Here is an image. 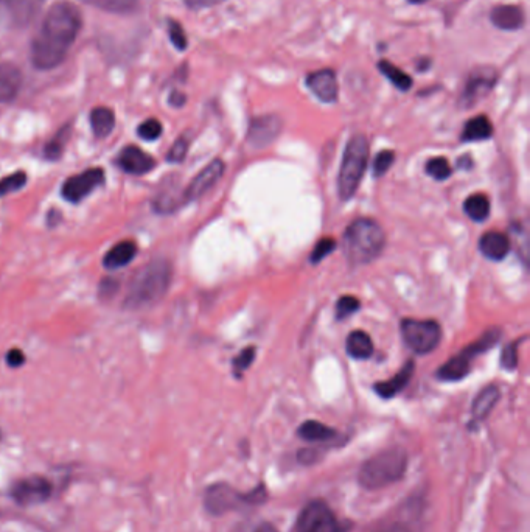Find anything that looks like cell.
I'll use <instances>...</instances> for the list:
<instances>
[{
  "instance_id": "obj_21",
  "label": "cell",
  "mask_w": 530,
  "mask_h": 532,
  "mask_svg": "<svg viewBox=\"0 0 530 532\" xmlns=\"http://www.w3.org/2000/svg\"><path fill=\"white\" fill-rule=\"evenodd\" d=\"M501 399V392L496 386H487L479 392L471 406V424H481L492 413L496 403Z\"/></svg>"
},
{
  "instance_id": "obj_30",
  "label": "cell",
  "mask_w": 530,
  "mask_h": 532,
  "mask_svg": "<svg viewBox=\"0 0 530 532\" xmlns=\"http://www.w3.org/2000/svg\"><path fill=\"white\" fill-rule=\"evenodd\" d=\"M84 4L92 5L98 10L108 13L126 14L136 10L139 0H83Z\"/></svg>"
},
{
  "instance_id": "obj_12",
  "label": "cell",
  "mask_w": 530,
  "mask_h": 532,
  "mask_svg": "<svg viewBox=\"0 0 530 532\" xmlns=\"http://www.w3.org/2000/svg\"><path fill=\"white\" fill-rule=\"evenodd\" d=\"M498 74L492 67H481L468 78L465 84L464 94H462L461 103L465 108L475 106L479 100L487 97L495 88Z\"/></svg>"
},
{
  "instance_id": "obj_4",
  "label": "cell",
  "mask_w": 530,
  "mask_h": 532,
  "mask_svg": "<svg viewBox=\"0 0 530 532\" xmlns=\"http://www.w3.org/2000/svg\"><path fill=\"white\" fill-rule=\"evenodd\" d=\"M386 235L375 220L360 218L353 221L344 234V254L353 266L374 262L383 252Z\"/></svg>"
},
{
  "instance_id": "obj_17",
  "label": "cell",
  "mask_w": 530,
  "mask_h": 532,
  "mask_svg": "<svg viewBox=\"0 0 530 532\" xmlns=\"http://www.w3.org/2000/svg\"><path fill=\"white\" fill-rule=\"evenodd\" d=\"M117 165L122 168L123 172L128 173V175H147L151 170H154L156 167V161L154 158H151L150 154L145 153V151L140 150L139 147H130L123 148L120 151L119 158H117Z\"/></svg>"
},
{
  "instance_id": "obj_13",
  "label": "cell",
  "mask_w": 530,
  "mask_h": 532,
  "mask_svg": "<svg viewBox=\"0 0 530 532\" xmlns=\"http://www.w3.org/2000/svg\"><path fill=\"white\" fill-rule=\"evenodd\" d=\"M11 495L22 506H33L49 500L52 495V484L42 476H30L14 484Z\"/></svg>"
},
{
  "instance_id": "obj_27",
  "label": "cell",
  "mask_w": 530,
  "mask_h": 532,
  "mask_svg": "<svg viewBox=\"0 0 530 532\" xmlns=\"http://www.w3.org/2000/svg\"><path fill=\"white\" fill-rule=\"evenodd\" d=\"M91 126L95 136L100 137V139L108 137L116 126V116H114L112 109L106 108V106L92 109Z\"/></svg>"
},
{
  "instance_id": "obj_42",
  "label": "cell",
  "mask_w": 530,
  "mask_h": 532,
  "mask_svg": "<svg viewBox=\"0 0 530 532\" xmlns=\"http://www.w3.org/2000/svg\"><path fill=\"white\" fill-rule=\"evenodd\" d=\"M226 0H184V4L192 10H204V8L217 7Z\"/></svg>"
},
{
  "instance_id": "obj_38",
  "label": "cell",
  "mask_w": 530,
  "mask_h": 532,
  "mask_svg": "<svg viewBox=\"0 0 530 532\" xmlns=\"http://www.w3.org/2000/svg\"><path fill=\"white\" fill-rule=\"evenodd\" d=\"M395 153L391 150H384L377 154V158L374 161V176L380 178V176L386 175L389 172V168L394 164Z\"/></svg>"
},
{
  "instance_id": "obj_10",
  "label": "cell",
  "mask_w": 530,
  "mask_h": 532,
  "mask_svg": "<svg viewBox=\"0 0 530 532\" xmlns=\"http://www.w3.org/2000/svg\"><path fill=\"white\" fill-rule=\"evenodd\" d=\"M46 0H0V25L24 28L32 24Z\"/></svg>"
},
{
  "instance_id": "obj_46",
  "label": "cell",
  "mask_w": 530,
  "mask_h": 532,
  "mask_svg": "<svg viewBox=\"0 0 530 532\" xmlns=\"http://www.w3.org/2000/svg\"><path fill=\"white\" fill-rule=\"evenodd\" d=\"M246 532H279L276 526L269 522H262L259 525H255L254 528L248 529Z\"/></svg>"
},
{
  "instance_id": "obj_39",
  "label": "cell",
  "mask_w": 530,
  "mask_h": 532,
  "mask_svg": "<svg viewBox=\"0 0 530 532\" xmlns=\"http://www.w3.org/2000/svg\"><path fill=\"white\" fill-rule=\"evenodd\" d=\"M189 147V139L185 136L179 137L175 144H173V147L170 148V151H168L167 161L173 162V164H179V162L184 161L185 156H187V151H189Z\"/></svg>"
},
{
  "instance_id": "obj_37",
  "label": "cell",
  "mask_w": 530,
  "mask_h": 532,
  "mask_svg": "<svg viewBox=\"0 0 530 532\" xmlns=\"http://www.w3.org/2000/svg\"><path fill=\"white\" fill-rule=\"evenodd\" d=\"M360 310V301L353 296H342L336 304V318L346 319Z\"/></svg>"
},
{
  "instance_id": "obj_28",
  "label": "cell",
  "mask_w": 530,
  "mask_h": 532,
  "mask_svg": "<svg viewBox=\"0 0 530 532\" xmlns=\"http://www.w3.org/2000/svg\"><path fill=\"white\" fill-rule=\"evenodd\" d=\"M464 212L467 214L468 218H471L473 221L487 220L490 215V200L487 196L482 195V193H476V195H471L470 198H467L464 203Z\"/></svg>"
},
{
  "instance_id": "obj_43",
  "label": "cell",
  "mask_w": 530,
  "mask_h": 532,
  "mask_svg": "<svg viewBox=\"0 0 530 532\" xmlns=\"http://www.w3.org/2000/svg\"><path fill=\"white\" fill-rule=\"evenodd\" d=\"M7 363L10 368H21L25 363V355L22 350L11 349L7 354Z\"/></svg>"
},
{
  "instance_id": "obj_9",
  "label": "cell",
  "mask_w": 530,
  "mask_h": 532,
  "mask_svg": "<svg viewBox=\"0 0 530 532\" xmlns=\"http://www.w3.org/2000/svg\"><path fill=\"white\" fill-rule=\"evenodd\" d=\"M291 532H344V529L325 501L313 500L297 515Z\"/></svg>"
},
{
  "instance_id": "obj_8",
  "label": "cell",
  "mask_w": 530,
  "mask_h": 532,
  "mask_svg": "<svg viewBox=\"0 0 530 532\" xmlns=\"http://www.w3.org/2000/svg\"><path fill=\"white\" fill-rule=\"evenodd\" d=\"M400 327L403 341L415 354L426 355L433 352L442 340V329L436 321L408 318L401 321Z\"/></svg>"
},
{
  "instance_id": "obj_45",
  "label": "cell",
  "mask_w": 530,
  "mask_h": 532,
  "mask_svg": "<svg viewBox=\"0 0 530 532\" xmlns=\"http://www.w3.org/2000/svg\"><path fill=\"white\" fill-rule=\"evenodd\" d=\"M117 290V282L116 280H103L102 284H100V293L103 294H112L116 293Z\"/></svg>"
},
{
  "instance_id": "obj_20",
  "label": "cell",
  "mask_w": 530,
  "mask_h": 532,
  "mask_svg": "<svg viewBox=\"0 0 530 532\" xmlns=\"http://www.w3.org/2000/svg\"><path fill=\"white\" fill-rule=\"evenodd\" d=\"M479 251L490 260L506 259L510 251L509 238L503 232H487L479 238Z\"/></svg>"
},
{
  "instance_id": "obj_1",
  "label": "cell",
  "mask_w": 530,
  "mask_h": 532,
  "mask_svg": "<svg viewBox=\"0 0 530 532\" xmlns=\"http://www.w3.org/2000/svg\"><path fill=\"white\" fill-rule=\"evenodd\" d=\"M83 18L70 2H58L42 21L41 30L32 44V63L36 69L50 70L66 60L70 47L80 33Z\"/></svg>"
},
{
  "instance_id": "obj_11",
  "label": "cell",
  "mask_w": 530,
  "mask_h": 532,
  "mask_svg": "<svg viewBox=\"0 0 530 532\" xmlns=\"http://www.w3.org/2000/svg\"><path fill=\"white\" fill-rule=\"evenodd\" d=\"M103 182H105V172L102 168H91L67 179L61 189V195L69 203L78 204L84 198H88L97 187L103 186Z\"/></svg>"
},
{
  "instance_id": "obj_7",
  "label": "cell",
  "mask_w": 530,
  "mask_h": 532,
  "mask_svg": "<svg viewBox=\"0 0 530 532\" xmlns=\"http://www.w3.org/2000/svg\"><path fill=\"white\" fill-rule=\"evenodd\" d=\"M501 330L490 329L479 338L476 343L465 347L461 354L451 358L450 361L443 364L442 368L437 371V377L442 382H459L462 378L467 377L471 372V363L479 355L484 354L487 350L492 349L501 340Z\"/></svg>"
},
{
  "instance_id": "obj_3",
  "label": "cell",
  "mask_w": 530,
  "mask_h": 532,
  "mask_svg": "<svg viewBox=\"0 0 530 532\" xmlns=\"http://www.w3.org/2000/svg\"><path fill=\"white\" fill-rule=\"evenodd\" d=\"M408 470V455L403 448H386L364 461L358 483L367 490H380L403 480Z\"/></svg>"
},
{
  "instance_id": "obj_24",
  "label": "cell",
  "mask_w": 530,
  "mask_h": 532,
  "mask_svg": "<svg viewBox=\"0 0 530 532\" xmlns=\"http://www.w3.org/2000/svg\"><path fill=\"white\" fill-rule=\"evenodd\" d=\"M297 436L302 441L327 442L335 439L338 436V431L335 428L322 424V422H318V420H307V422H304V424L297 428Z\"/></svg>"
},
{
  "instance_id": "obj_47",
  "label": "cell",
  "mask_w": 530,
  "mask_h": 532,
  "mask_svg": "<svg viewBox=\"0 0 530 532\" xmlns=\"http://www.w3.org/2000/svg\"><path fill=\"white\" fill-rule=\"evenodd\" d=\"M409 4L420 5L425 4L426 0H408Z\"/></svg>"
},
{
  "instance_id": "obj_40",
  "label": "cell",
  "mask_w": 530,
  "mask_h": 532,
  "mask_svg": "<svg viewBox=\"0 0 530 532\" xmlns=\"http://www.w3.org/2000/svg\"><path fill=\"white\" fill-rule=\"evenodd\" d=\"M255 358V347H246V349L241 350L240 355L234 358L232 364H234V372L237 377H240L241 372L248 371L249 366H251L252 361Z\"/></svg>"
},
{
  "instance_id": "obj_15",
  "label": "cell",
  "mask_w": 530,
  "mask_h": 532,
  "mask_svg": "<svg viewBox=\"0 0 530 532\" xmlns=\"http://www.w3.org/2000/svg\"><path fill=\"white\" fill-rule=\"evenodd\" d=\"M282 122L277 116L255 117L249 125L248 142L254 148H265L279 137Z\"/></svg>"
},
{
  "instance_id": "obj_6",
  "label": "cell",
  "mask_w": 530,
  "mask_h": 532,
  "mask_svg": "<svg viewBox=\"0 0 530 532\" xmlns=\"http://www.w3.org/2000/svg\"><path fill=\"white\" fill-rule=\"evenodd\" d=\"M367 161H369V140L363 134H356L349 140L344 150L339 170L338 192L342 201H349L355 195L366 173Z\"/></svg>"
},
{
  "instance_id": "obj_32",
  "label": "cell",
  "mask_w": 530,
  "mask_h": 532,
  "mask_svg": "<svg viewBox=\"0 0 530 532\" xmlns=\"http://www.w3.org/2000/svg\"><path fill=\"white\" fill-rule=\"evenodd\" d=\"M426 173L436 181H445L453 173L450 162L445 158H433L426 162Z\"/></svg>"
},
{
  "instance_id": "obj_19",
  "label": "cell",
  "mask_w": 530,
  "mask_h": 532,
  "mask_svg": "<svg viewBox=\"0 0 530 532\" xmlns=\"http://www.w3.org/2000/svg\"><path fill=\"white\" fill-rule=\"evenodd\" d=\"M415 364L414 361H408V363L400 369V372L394 375L388 382H380L374 386L375 392L383 399H394L398 396L406 386L411 382L412 375H414Z\"/></svg>"
},
{
  "instance_id": "obj_35",
  "label": "cell",
  "mask_w": 530,
  "mask_h": 532,
  "mask_svg": "<svg viewBox=\"0 0 530 532\" xmlns=\"http://www.w3.org/2000/svg\"><path fill=\"white\" fill-rule=\"evenodd\" d=\"M524 340H526V338H523V340L513 341L512 344L504 347L503 354H501V366H503V369H506V371H515V369H517L518 346H520Z\"/></svg>"
},
{
  "instance_id": "obj_16",
  "label": "cell",
  "mask_w": 530,
  "mask_h": 532,
  "mask_svg": "<svg viewBox=\"0 0 530 532\" xmlns=\"http://www.w3.org/2000/svg\"><path fill=\"white\" fill-rule=\"evenodd\" d=\"M307 88L310 89L314 97L321 100L322 103H335L338 100L339 86L338 78L332 69H322L318 72L308 75Z\"/></svg>"
},
{
  "instance_id": "obj_44",
  "label": "cell",
  "mask_w": 530,
  "mask_h": 532,
  "mask_svg": "<svg viewBox=\"0 0 530 532\" xmlns=\"http://www.w3.org/2000/svg\"><path fill=\"white\" fill-rule=\"evenodd\" d=\"M185 102H187V97H185L184 94H181V92H178V91L171 92V95H170L171 106H176V108H181V106L185 105Z\"/></svg>"
},
{
  "instance_id": "obj_2",
  "label": "cell",
  "mask_w": 530,
  "mask_h": 532,
  "mask_svg": "<svg viewBox=\"0 0 530 532\" xmlns=\"http://www.w3.org/2000/svg\"><path fill=\"white\" fill-rule=\"evenodd\" d=\"M173 279V266L167 259H154L137 271L126 293L123 308L143 310L164 299Z\"/></svg>"
},
{
  "instance_id": "obj_18",
  "label": "cell",
  "mask_w": 530,
  "mask_h": 532,
  "mask_svg": "<svg viewBox=\"0 0 530 532\" xmlns=\"http://www.w3.org/2000/svg\"><path fill=\"white\" fill-rule=\"evenodd\" d=\"M490 21L499 30L506 32H517L526 24V14L521 7L517 5H499L490 13Z\"/></svg>"
},
{
  "instance_id": "obj_29",
  "label": "cell",
  "mask_w": 530,
  "mask_h": 532,
  "mask_svg": "<svg viewBox=\"0 0 530 532\" xmlns=\"http://www.w3.org/2000/svg\"><path fill=\"white\" fill-rule=\"evenodd\" d=\"M378 70L394 84L398 91L406 92L412 88V78L408 74H405L400 67L394 66L389 61L381 60L378 63Z\"/></svg>"
},
{
  "instance_id": "obj_23",
  "label": "cell",
  "mask_w": 530,
  "mask_h": 532,
  "mask_svg": "<svg viewBox=\"0 0 530 532\" xmlns=\"http://www.w3.org/2000/svg\"><path fill=\"white\" fill-rule=\"evenodd\" d=\"M22 74L13 64H0V102H11L21 91Z\"/></svg>"
},
{
  "instance_id": "obj_5",
  "label": "cell",
  "mask_w": 530,
  "mask_h": 532,
  "mask_svg": "<svg viewBox=\"0 0 530 532\" xmlns=\"http://www.w3.org/2000/svg\"><path fill=\"white\" fill-rule=\"evenodd\" d=\"M268 492L263 484L254 487L249 492H240L226 483L212 484L204 494V506L212 515H224L227 512L241 511L246 508H257L266 503Z\"/></svg>"
},
{
  "instance_id": "obj_26",
  "label": "cell",
  "mask_w": 530,
  "mask_h": 532,
  "mask_svg": "<svg viewBox=\"0 0 530 532\" xmlns=\"http://www.w3.org/2000/svg\"><path fill=\"white\" fill-rule=\"evenodd\" d=\"M346 349L347 354L355 360H367L374 355V343L363 330L350 333L349 338H347Z\"/></svg>"
},
{
  "instance_id": "obj_31",
  "label": "cell",
  "mask_w": 530,
  "mask_h": 532,
  "mask_svg": "<svg viewBox=\"0 0 530 532\" xmlns=\"http://www.w3.org/2000/svg\"><path fill=\"white\" fill-rule=\"evenodd\" d=\"M69 137L70 125H67L64 126V128H61L60 133L56 134V136L50 140L49 144L46 145V148H44V154H46V158L50 159V161H56V159H60L61 156H63V151L64 148H66Z\"/></svg>"
},
{
  "instance_id": "obj_33",
  "label": "cell",
  "mask_w": 530,
  "mask_h": 532,
  "mask_svg": "<svg viewBox=\"0 0 530 532\" xmlns=\"http://www.w3.org/2000/svg\"><path fill=\"white\" fill-rule=\"evenodd\" d=\"M27 184V175L24 172L11 173L0 181V198L18 192Z\"/></svg>"
},
{
  "instance_id": "obj_41",
  "label": "cell",
  "mask_w": 530,
  "mask_h": 532,
  "mask_svg": "<svg viewBox=\"0 0 530 532\" xmlns=\"http://www.w3.org/2000/svg\"><path fill=\"white\" fill-rule=\"evenodd\" d=\"M336 249V242L333 238H322L321 242L316 245V248L311 252V263H319L332 254Z\"/></svg>"
},
{
  "instance_id": "obj_36",
  "label": "cell",
  "mask_w": 530,
  "mask_h": 532,
  "mask_svg": "<svg viewBox=\"0 0 530 532\" xmlns=\"http://www.w3.org/2000/svg\"><path fill=\"white\" fill-rule=\"evenodd\" d=\"M168 35H170L171 44H173L176 49L181 50V52H184V50L187 49V46H189V39H187L184 28H182V25L179 24V22H168Z\"/></svg>"
},
{
  "instance_id": "obj_22",
  "label": "cell",
  "mask_w": 530,
  "mask_h": 532,
  "mask_svg": "<svg viewBox=\"0 0 530 532\" xmlns=\"http://www.w3.org/2000/svg\"><path fill=\"white\" fill-rule=\"evenodd\" d=\"M137 256V245L133 240H123L114 248L106 252L103 266L106 270H120L123 266L130 265Z\"/></svg>"
},
{
  "instance_id": "obj_14",
  "label": "cell",
  "mask_w": 530,
  "mask_h": 532,
  "mask_svg": "<svg viewBox=\"0 0 530 532\" xmlns=\"http://www.w3.org/2000/svg\"><path fill=\"white\" fill-rule=\"evenodd\" d=\"M224 175V162L221 159H215L210 162L206 168H203L198 175L190 182L189 187L184 190L182 200L184 203H190V201H196L201 196L206 195L210 189H212Z\"/></svg>"
},
{
  "instance_id": "obj_25",
  "label": "cell",
  "mask_w": 530,
  "mask_h": 532,
  "mask_svg": "<svg viewBox=\"0 0 530 532\" xmlns=\"http://www.w3.org/2000/svg\"><path fill=\"white\" fill-rule=\"evenodd\" d=\"M493 136V125L487 116H476L465 123L462 142H481Z\"/></svg>"
},
{
  "instance_id": "obj_34",
  "label": "cell",
  "mask_w": 530,
  "mask_h": 532,
  "mask_svg": "<svg viewBox=\"0 0 530 532\" xmlns=\"http://www.w3.org/2000/svg\"><path fill=\"white\" fill-rule=\"evenodd\" d=\"M162 123L157 119H148L142 123V125L137 128V134H139L140 139L148 140V142H153V140L159 139L162 136Z\"/></svg>"
}]
</instances>
